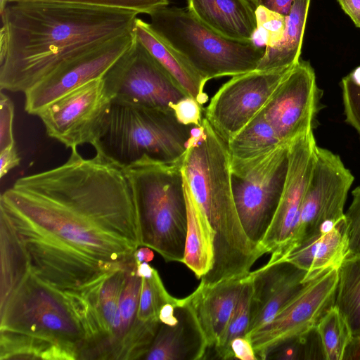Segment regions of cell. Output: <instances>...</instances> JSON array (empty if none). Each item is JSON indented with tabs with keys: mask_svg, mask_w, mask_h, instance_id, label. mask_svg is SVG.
Returning a JSON list of instances; mask_svg holds the SVG:
<instances>
[{
	"mask_svg": "<svg viewBox=\"0 0 360 360\" xmlns=\"http://www.w3.org/2000/svg\"><path fill=\"white\" fill-rule=\"evenodd\" d=\"M30 271L77 290L134 258L136 211L124 170L77 148L60 166L19 178L0 198Z\"/></svg>",
	"mask_w": 360,
	"mask_h": 360,
	"instance_id": "1",
	"label": "cell"
},
{
	"mask_svg": "<svg viewBox=\"0 0 360 360\" xmlns=\"http://www.w3.org/2000/svg\"><path fill=\"white\" fill-rule=\"evenodd\" d=\"M0 88L25 93L70 58L131 32L138 13L66 4L9 3L0 13Z\"/></svg>",
	"mask_w": 360,
	"mask_h": 360,
	"instance_id": "2",
	"label": "cell"
},
{
	"mask_svg": "<svg viewBox=\"0 0 360 360\" xmlns=\"http://www.w3.org/2000/svg\"><path fill=\"white\" fill-rule=\"evenodd\" d=\"M181 168L214 238L213 266L200 282L213 285L248 274L263 254L248 238L236 210L227 145L205 117L193 129Z\"/></svg>",
	"mask_w": 360,
	"mask_h": 360,
	"instance_id": "3",
	"label": "cell"
},
{
	"mask_svg": "<svg viewBox=\"0 0 360 360\" xmlns=\"http://www.w3.org/2000/svg\"><path fill=\"white\" fill-rule=\"evenodd\" d=\"M84 353V332L64 290L30 270L0 302V360H82Z\"/></svg>",
	"mask_w": 360,
	"mask_h": 360,
	"instance_id": "4",
	"label": "cell"
},
{
	"mask_svg": "<svg viewBox=\"0 0 360 360\" xmlns=\"http://www.w3.org/2000/svg\"><path fill=\"white\" fill-rule=\"evenodd\" d=\"M194 127L179 122L174 110L111 101L91 145L97 155L122 169L138 164L176 165Z\"/></svg>",
	"mask_w": 360,
	"mask_h": 360,
	"instance_id": "5",
	"label": "cell"
},
{
	"mask_svg": "<svg viewBox=\"0 0 360 360\" xmlns=\"http://www.w3.org/2000/svg\"><path fill=\"white\" fill-rule=\"evenodd\" d=\"M123 170L136 211L140 247L150 248L167 262H182L187 210L181 163L138 164Z\"/></svg>",
	"mask_w": 360,
	"mask_h": 360,
	"instance_id": "6",
	"label": "cell"
},
{
	"mask_svg": "<svg viewBox=\"0 0 360 360\" xmlns=\"http://www.w3.org/2000/svg\"><path fill=\"white\" fill-rule=\"evenodd\" d=\"M149 15L153 30L207 82L255 70L264 53L253 40L236 41L218 34L187 7L165 6Z\"/></svg>",
	"mask_w": 360,
	"mask_h": 360,
	"instance_id": "7",
	"label": "cell"
},
{
	"mask_svg": "<svg viewBox=\"0 0 360 360\" xmlns=\"http://www.w3.org/2000/svg\"><path fill=\"white\" fill-rule=\"evenodd\" d=\"M288 146L281 145L252 161L231 164L236 210L246 235L258 248L281 198L288 167Z\"/></svg>",
	"mask_w": 360,
	"mask_h": 360,
	"instance_id": "8",
	"label": "cell"
},
{
	"mask_svg": "<svg viewBox=\"0 0 360 360\" xmlns=\"http://www.w3.org/2000/svg\"><path fill=\"white\" fill-rule=\"evenodd\" d=\"M354 180L338 155L317 146L297 226L289 240L273 252L313 238L344 219V207Z\"/></svg>",
	"mask_w": 360,
	"mask_h": 360,
	"instance_id": "9",
	"label": "cell"
},
{
	"mask_svg": "<svg viewBox=\"0 0 360 360\" xmlns=\"http://www.w3.org/2000/svg\"><path fill=\"white\" fill-rule=\"evenodd\" d=\"M111 101L167 110L188 96L135 37L103 77Z\"/></svg>",
	"mask_w": 360,
	"mask_h": 360,
	"instance_id": "10",
	"label": "cell"
},
{
	"mask_svg": "<svg viewBox=\"0 0 360 360\" xmlns=\"http://www.w3.org/2000/svg\"><path fill=\"white\" fill-rule=\"evenodd\" d=\"M291 68L255 70L233 76L217 90L204 113L226 143L261 112Z\"/></svg>",
	"mask_w": 360,
	"mask_h": 360,
	"instance_id": "11",
	"label": "cell"
},
{
	"mask_svg": "<svg viewBox=\"0 0 360 360\" xmlns=\"http://www.w3.org/2000/svg\"><path fill=\"white\" fill-rule=\"evenodd\" d=\"M338 269L330 268L308 281L304 288L269 323L249 333L257 359L271 347L316 328L334 305Z\"/></svg>",
	"mask_w": 360,
	"mask_h": 360,
	"instance_id": "12",
	"label": "cell"
},
{
	"mask_svg": "<svg viewBox=\"0 0 360 360\" xmlns=\"http://www.w3.org/2000/svg\"><path fill=\"white\" fill-rule=\"evenodd\" d=\"M322 91L314 68L302 59L278 84L261 110L284 144L313 130L321 110Z\"/></svg>",
	"mask_w": 360,
	"mask_h": 360,
	"instance_id": "13",
	"label": "cell"
},
{
	"mask_svg": "<svg viewBox=\"0 0 360 360\" xmlns=\"http://www.w3.org/2000/svg\"><path fill=\"white\" fill-rule=\"evenodd\" d=\"M110 102L103 78H99L62 96L37 116L48 136L72 149L91 144Z\"/></svg>",
	"mask_w": 360,
	"mask_h": 360,
	"instance_id": "14",
	"label": "cell"
},
{
	"mask_svg": "<svg viewBox=\"0 0 360 360\" xmlns=\"http://www.w3.org/2000/svg\"><path fill=\"white\" fill-rule=\"evenodd\" d=\"M131 32L117 37L65 61L25 94V110L38 115L47 105L70 91L105 72L129 49Z\"/></svg>",
	"mask_w": 360,
	"mask_h": 360,
	"instance_id": "15",
	"label": "cell"
},
{
	"mask_svg": "<svg viewBox=\"0 0 360 360\" xmlns=\"http://www.w3.org/2000/svg\"><path fill=\"white\" fill-rule=\"evenodd\" d=\"M316 146L313 130L296 138L288 146V167L281 198L259 245L263 255L271 254L285 245L297 226Z\"/></svg>",
	"mask_w": 360,
	"mask_h": 360,
	"instance_id": "16",
	"label": "cell"
},
{
	"mask_svg": "<svg viewBox=\"0 0 360 360\" xmlns=\"http://www.w3.org/2000/svg\"><path fill=\"white\" fill-rule=\"evenodd\" d=\"M307 271L287 262L266 264L248 274L253 292L248 333L271 321L308 281Z\"/></svg>",
	"mask_w": 360,
	"mask_h": 360,
	"instance_id": "17",
	"label": "cell"
},
{
	"mask_svg": "<svg viewBox=\"0 0 360 360\" xmlns=\"http://www.w3.org/2000/svg\"><path fill=\"white\" fill-rule=\"evenodd\" d=\"M349 254L345 219L330 229L285 250L272 252L267 264L290 262L307 271L306 281L338 268Z\"/></svg>",
	"mask_w": 360,
	"mask_h": 360,
	"instance_id": "18",
	"label": "cell"
},
{
	"mask_svg": "<svg viewBox=\"0 0 360 360\" xmlns=\"http://www.w3.org/2000/svg\"><path fill=\"white\" fill-rule=\"evenodd\" d=\"M248 275V274H247ZM235 276L213 285L200 283L186 297L205 338L207 349L219 342L236 307L243 278Z\"/></svg>",
	"mask_w": 360,
	"mask_h": 360,
	"instance_id": "19",
	"label": "cell"
},
{
	"mask_svg": "<svg viewBox=\"0 0 360 360\" xmlns=\"http://www.w3.org/2000/svg\"><path fill=\"white\" fill-rule=\"evenodd\" d=\"M178 323H161L157 334L143 359H205L207 345L198 320L186 297L175 307Z\"/></svg>",
	"mask_w": 360,
	"mask_h": 360,
	"instance_id": "20",
	"label": "cell"
},
{
	"mask_svg": "<svg viewBox=\"0 0 360 360\" xmlns=\"http://www.w3.org/2000/svg\"><path fill=\"white\" fill-rule=\"evenodd\" d=\"M191 13L206 26L228 39L253 40L256 7L250 0H186Z\"/></svg>",
	"mask_w": 360,
	"mask_h": 360,
	"instance_id": "21",
	"label": "cell"
},
{
	"mask_svg": "<svg viewBox=\"0 0 360 360\" xmlns=\"http://www.w3.org/2000/svg\"><path fill=\"white\" fill-rule=\"evenodd\" d=\"M132 33L152 56L179 83L186 93L201 105L208 101L204 89L207 82L188 62L151 27L150 23L137 18Z\"/></svg>",
	"mask_w": 360,
	"mask_h": 360,
	"instance_id": "22",
	"label": "cell"
},
{
	"mask_svg": "<svg viewBox=\"0 0 360 360\" xmlns=\"http://www.w3.org/2000/svg\"><path fill=\"white\" fill-rule=\"evenodd\" d=\"M183 179L187 210V229L182 263L197 278L202 279L213 266L214 238L207 220L190 192L184 175Z\"/></svg>",
	"mask_w": 360,
	"mask_h": 360,
	"instance_id": "23",
	"label": "cell"
},
{
	"mask_svg": "<svg viewBox=\"0 0 360 360\" xmlns=\"http://www.w3.org/2000/svg\"><path fill=\"white\" fill-rule=\"evenodd\" d=\"M310 0H295L286 15L283 38L277 44L265 48L257 70L292 68L300 59L304 29Z\"/></svg>",
	"mask_w": 360,
	"mask_h": 360,
	"instance_id": "24",
	"label": "cell"
},
{
	"mask_svg": "<svg viewBox=\"0 0 360 360\" xmlns=\"http://www.w3.org/2000/svg\"><path fill=\"white\" fill-rule=\"evenodd\" d=\"M231 164L259 159L284 144L259 112L227 143Z\"/></svg>",
	"mask_w": 360,
	"mask_h": 360,
	"instance_id": "25",
	"label": "cell"
},
{
	"mask_svg": "<svg viewBox=\"0 0 360 360\" xmlns=\"http://www.w3.org/2000/svg\"><path fill=\"white\" fill-rule=\"evenodd\" d=\"M0 251V302H3L29 272L30 266L13 226L1 213Z\"/></svg>",
	"mask_w": 360,
	"mask_h": 360,
	"instance_id": "26",
	"label": "cell"
},
{
	"mask_svg": "<svg viewBox=\"0 0 360 360\" xmlns=\"http://www.w3.org/2000/svg\"><path fill=\"white\" fill-rule=\"evenodd\" d=\"M338 274L333 306L347 322L352 338L360 339V256H347Z\"/></svg>",
	"mask_w": 360,
	"mask_h": 360,
	"instance_id": "27",
	"label": "cell"
},
{
	"mask_svg": "<svg viewBox=\"0 0 360 360\" xmlns=\"http://www.w3.org/2000/svg\"><path fill=\"white\" fill-rule=\"evenodd\" d=\"M137 274L142 278L138 319L144 323H161L159 314L162 306L179 304L181 299L168 292L158 271L148 262L137 261Z\"/></svg>",
	"mask_w": 360,
	"mask_h": 360,
	"instance_id": "28",
	"label": "cell"
},
{
	"mask_svg": "<svg viewBox=\"0 0 360 360\" xmlns=\"http://www.w3.org/2000/svg\"><path fill=\"white\" fill-rule=\"evenodd\" d=\"M253 286L248 274L243 278L238 299L229 321L214 350V359H233L231 342L236 338L248 335L251 319V304Z\"/></svg>",
	"mask_w": 360,
	"mask_h": 360,
	"instance_id": "29",
	"label": "cell"
},
{
	"mask_svg": "<svg viewBox=\"0 0 360 360\" xmlns=\"http://www.w3.org/2000/svg\"><path fill=\"white\" fill-rule=\"evenodd\" d=\"M325 360H343L352 336L349 326L336 307L333 306L316 326Z\"/></svg>",
	"mask_w": 360,
	"mask_h": 360,
	"instance_id": "30",
	"label": "cell"
},
{
	"mask_svg": "<svg viewBox=\"0 0 360 360\" xmlns=\"http://www.w3.org/2000/svg\"><path fill=\"white\" fill-rule=\"evenodd\" d=\"M324 359V353L316 328L285 340L269 348L262 360Z\"/></svg>",
	"mask_w": 360,
	"mask_h": 360,
	"instance_id": "31",
	"label": "cell"
},
{
	"mask_svg": "<svg viewBox=\"0 0 360 360\" xmlns=\"http://www.w3.org/2000/svg\"><path fill=\"white\" fill-rule=\"evenodd\" d=\"M9 3L35 2L66 4L84 7L130 11L138 14L150 15L155 11L168 6L169 0H8Z\"/></svg>",
	"mask_w": 360,
	"mask_h": 360,
	"instance_id": "32",
	"label": "cell"
},
{
	"mask_svg": "<svg viewBox=\"0 0 360 360\" xmlns=\"http://www.w3.org/2000/svg\"><path fill=\"white\" fill-rule=\"evenodd\" d=\"M257 30L259 42L266 47L274 46L281 40L286 25V16L264 6L256 8Z\"/></svg>",
	"mask_w": 360,
	"mask_h": 360,
	"instance_id": "33",
	"label": "cell"
},
{
	"mask_svg": "<svg viewBox=\"0 0 360 360\" xmlns=\"http://www.w3.org/2000/svg\"><path fill=\"white\" fill-rule=\"evenodd\" d=\"M352 196L351 204L345 213L348 255L360 256V186L352 191Z\"/></svg>",
	"mask_w": 360,
	"mask_h": 360,
	"instance_id": "34",
	"label": "cell"
},
{
	"mask_svg": "<svg viewBox=\"0 0 360 360\" xmlns=\"http://www.w3.org/2000/svg\"><path fill=\"white\" fill-rule=\"evenodd\" d=\"M345 121L360 135V85L347 75L340 82Z\"/></svg>",
	"mask_w": 360,
	"mask_h": 360,
	"instance_id": "35",
	"label": "cell"
},
{
	"mask_svg": "<svg viewBox=\"0 0 360 360\" xmlns=\"http://www.w3.org/2000/svg\"><path fill=\"white\" fill-rule=\"evenodd\" d=\"M14 104L10 97L0 94V150L15 144L13 132Z\"/></svg>",
	"mask_w": 360,
	"mask_h": 360,
	"instance_id": "36",
	"label": "cell"
},
{
	"mask_svg": "<svg viewBox=\"0 0 360 360\" xmlns=\"http://www.w3.org/2000/svg\"><path fill=\"white\" fill-rule=\"evenodd\" d=\"M205 108L195 98L186 96L176 103L173 110L177 120L186 125L200 126Z\"/></svg>",
	"mask_w": 360,
	"mask_h": 360,
	"instance_id": "37",
	"label": "cell"
},
{
	"mask_svg": "<svg viewBox=\"0 0 360 360\" xmlns=\"http://www.w3.org/2000/svg\"><path fill=\"white\" fill-rule=\"evenodd\" d=\"M233 359L257 360V356L250 340L246 337H238L231 342Z\"/></svg>",
	"mask_w": 360,
	"mask_h": 360,
	"instance_id": "38",
	"label": "cell"
},
{
	"mask_svg": "<svg viewBox=\"0 0 360 360\" xmlns=\"http://www.w3.org/2000/svg\"><path fill=\"white\" fill-rule=\"evenodd\" d=\"M20 157L18 153L15 143L0 150V178L2 179L11 169L18 167Z\"/></svg>",
	"mask_w": 360,
	"mask_h": 360,
	"instance_id": "39",
	"label": "cell"
},
{
	"mask_svg": "<svg viewBox=\"0 0 360 360\" xmlns=\"http://www.w3.org/2000/svg\"><path fill=\"white\" fill-rule=\"evenodd\" d=\"M257 8L264 6L272 11L288 15L295 0H250Z\"/></svg>",
	"mask_w": 360,
	"mask_h": 360,
	"instance_id": "40",
	"label": "cell"
},
{
	"mask_svg": "<svg viewBox=\"0 0 360 360\" xmlns=\"http://www.w3.org/2000/svg\"><path fill=\"white\" fill-rule=\"evenodd\" d=\"M341 8L360 28V0H337Z\"/></svg>",
	"mask_w": 360,
	"mask_h": 360,
	"instance_id": "41",
	"label": "cell"
},
{
	"mask_svg": "<svg viewBox=\"0 0 360 360\" xmlns=\"http://www.w3.org/2000/svg\"><path fill=\"white\" fill-rule=\"evenodd\" d=\"M179 304L167 303L163 305L159 314L160 321L169 326L176 324L179 320L175 313V307Z\"/></svg>",
	"mask_w": 360,
	"mask_h": 360,
	"instance_id": "42",
	"label": "cell"
},
{
	"mask_svg": "<svg viewBox=\"0 0 360 360\" xmlns=\"http://www.w3.org/2000/svg\"><path fill=\"white\" fill-rule=\"evenodd\" d=\"M343 359H360V339L352 338L346 348Z\"/></svg>",
	"mask_w": 360,
	"mask_h": 360,
	"instance_id": "43",
	"label": "cell"
},
{
	"mask_svg": "<svg viewBox=\"0 0 360 360\" xmlns=\"http://www.w3.org/2000/svg\"><path fill=\"white\" fill-rule=\"evenodd\" d=\"M135 258L139 262H149L154 258V253L152 249L148 247H139L134 253Z\"/></svg>",
	"mask_w": 360,
	"mask_h": 360,
	"instance_id": "44",
	"label": "cell"
},
{
	"mask_svg": "<svg viewBox=\"0 0 360 360\" xmlns=\"http://www.w3.org/2000/svg\"><path fill=\"white\" fill-rule=\"evenodd\" d=\"M9 4L8 0H0V13L4 11L5 7Z\"/></svg>",
	"mask_w": 360,
	"mask_h": 360,
	"instance_id": "45",
	"label": "cell"
}]
</instances>
